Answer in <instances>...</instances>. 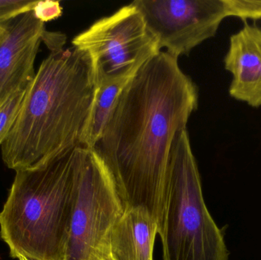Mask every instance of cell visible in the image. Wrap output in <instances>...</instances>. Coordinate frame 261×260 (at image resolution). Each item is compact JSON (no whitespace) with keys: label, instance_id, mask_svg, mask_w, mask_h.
<instances>
[{"label":"cell","instance_id":"1","mask_svg":"<svg viewBox=\"0 0 261 260\" xmlns=\"http://www.w3.org/2000/svg\"><path fill=\"white\" fill-rule=\"evenodd\" d=\"M197 105V88L177 58L159 52L128 81L93 148L110 170L124 209L144 208L158 228L172 145Z\"/></svg>","mask_w":261,"mask_h":260},{"label":"cell","instance_id":"2","mask_svg":"<svg viewBox=\"0 0 261 260\" xmlns=\"http://www.w3.org/2000/svg\"><path fill=\"white\" fill-rule=\"evenodd\" d=\"M96 88L87 53L74 47L50 51L1 145L6 166L15 171L25 169L80 145Z\"/></svg>","mask_w":261,"mask_h":260},{"label":"cell","instance_id":"3","mask_svg":"<svg viewBox=\"0 0 261 260\" xmlns=\"http://www.w3.org/2000/svg\"><path fill=\"white\" fill-rule=\"evenodd\" d=\"M84 148L70 147L15 171L0 212V237L12 257L66 260Z\"/></svg>","mask_w":261,"mask_h":260},{"label":"cell","instance_id":"4","mask_svg":"<svg viewBox=\"0 0 261 260\" xmlns=\"http://www.w3.org/2000/svg\"><path fill=\"white\" fill-rule=\"evenodd\" d=\"M158 235L164 260H229L225 235L204 200L187 128L176 134L169 156Z\"/></svg>","mask_w":261,"mask_h":260},{"label":"cell","instance_id":"5","mask_svg":"<svg viewBox=\"0 0 261 260\" xmlns=\"http://www.w3.org/2000/svg\"><path fill=\"white\" fill-rule=\"evenodd\" d=\"M73 47L90 56L96 83L130 79L161 49L138 8L130 3L76 35Z\"/></svg>","mask_w":261,"mask_h":260},{"label":"cell","instance_id":"6","mask_svg":"<svg viewBox=\"0 0 261 260\" xmlns=\"http://www.w3.org/2000/svg\"><path fill=\"white\" fill-rule=\"evenodd\" d=\"M124 211L116 183L103 160L94 149L84 147L66 260L90 259Z\"/></svg>","mask_w":261,"mask_h":260},{"label":"cell","instance_id":"7","mask_svg":"<svg viewBox=\"0 0 261 260\" xmlns=\"http://www.w3.org/2000/svg\"><path fill=\"white\" fill-rule=\"evenodd\" d=\"M138 8L160 49L174 57L188 54L216 35L230 16L228 0H136Z\"/></svg>","mask_w":261,"mask_h":260},{"label":"cell","instance_id":"8","mask_svg":"<svg viewBox=\"0 0 261 260\" xmlns=\"http://www.w3.org/2000/svg\"><path fill=\"white\" fill-rule=\"evenodd\" d=\"M0 107L12 94L30 85L35 78V61L45 35L44 23L32 11L1 23Z\"/></svg>","mask_w":261,"mask_h":260},{"label":"cell","instance_id":"9","mask_svg":"<svg viewBox=\"0 0 261 260\" xmlns=\"http://www.w3.org/2000/svg\"><path fill=\"white\" fill-rule=\"evenodd\" d=\"M225 67L232 74L231 97L251 106H261V27L245 24L230 38Z\"/></svg>","mask_w":261,"mask_h":260},{"label":"cell","instance_id":"10","mask_svg":"<svg viewBox=\"0 0 261 260\" xmlns=\"http://www.w3.org/2000/svg\"><path fill=\"white\" fill-rule=\"evenodd\" d=\"M158 224L143 207L125 209L103 244L114 260H153Z\"/></svg>","mask_w":261,"mask_h":260},{"label":"cell","instance_id":"11","mask_svg":"<svg viewBox=\"0 0 261 260\" xmlns=\"http://www.w3.org/2000/svg\"><path fill=\"white\" fill-rule=\"evenodd\" d=\"M130 79L105 81L96 84L91 109L80 145L90 149L95 148L116 108L122 90Z\"/></svg>","mask_w":261,"mask_h":260},{"label":"cell","instance_id":"12","mask_svg":"<svg viewBox=\"0 0 261 260\" xmlns=\"http://www.w3.org/2000/svg\"><path fill=\"white\" fill-rule=\"evenodd\" d=\"M29 85L15 92L0 107V147L18 117Z\"/></svg>","mask_w":261,"mask_h":260},{"label":"cell","instance_id":"13","mask_svg":"<svg viewBox=\"0 0 261 260\" xmlns=\"http://www.w3.org/2000/svg\"><path fill=\"white\" fill-rule=\"evenodd\" d=\"M230 16L242 19H261V1L228 0Z\"/></svg>","mask_w":261,"mask_h":260},{"label":"cell","instance_id":"14","mask_svg":"<svg viewBox=\"0 0 261 260\" xmlns=\"http://www.w3.org/2000/svg\"><path fill=\"white\" fill-rule=\"evenodd\" d=\"M37 1L0 0V24L33 10Z\"/></svg>","mask_w":261,"mask_h":260},{"label":"cell","instance_id":"15","mask_svg":"<svg viewBox=\"0 0 261 260\" xmlns=\"http://www.w3.org/2000/svg\"><path fill=\"white\" fill-rule=\"evenodd\" d=\"M32 12L38 20L45 23L60 18L63 8L58 1H37Z\"/></svg>","mask_w":261,"mask_h":260},{"label":"cell","instance_id":"16","mask_svg":"<svg viewBox=\"0 0 261 260\" xmlns=\"http://www.w3.org/2000/svg\"><path fill=\"white\" fill-rule=\"evenodd\" d=\"M89 260H114L109 253L105 244H102L97 250L90 256Z\"/></svg>","mask_w":261,"mask_h":260},{"label":"cell","instance_id":"17","mask_svg":"<svg viewBox=\"0 0 261 260\" xmlns=\"http://www.w3.org/2000/svg\"><path fill=\"white\" fill-rule=\"evenodd\" d=\"M5 34V29L3 27V26L2 24H0V41H1L2 38L4 36Z\"/></svg>","mask_w":261,"mask_h":260},{"label":"cell","instance_id":"18","mask_svg":"<svg viewBox=\"0 0 261 260\" xmlns=\"http://www.w3.org/2000/svg\"><path fill=\"white\" fill-rule=\"evenodd\" d=\"M18 260H29V259H25V258L21 257H21H18Z\"/></svg>","mask_w":261,"mask_h":260}]
</instances>
